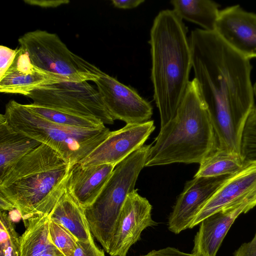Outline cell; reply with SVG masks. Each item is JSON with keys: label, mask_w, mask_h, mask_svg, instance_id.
Here are the masks:
<instances>
[{"label": "cell", "mask_w": 256, "mask_h": 256, "mask_svg": "<svg viewBox=\"0 0 256 256\" xmlns=\"http://www.w3.org/2000/svg\"><path fill=\"white\" fill-rule=\"evenodd\" d=\"M174 12L182 20L194 23L208 31H214L220 5L210 0H172Z\"/></svg>", "instance_id": "21"}, {"label": "cell", "mask_w": 256, "mask_h": 256, "mask_svg": "<svg viewBox=\"0 0 256 256\" xmlns=\"http://www.w3.org/2000/svg\"><path fill=\"white\" fill-rule=\"evenodd\" d=\"M192 68L207 106L218 147L240 154L242 134L254 108L252 66L215 32H192Z\"/></svg>", "instance_id": "1"}, {"label": "cell", "mask_w": 256, "mask_h": 256, "mask_svg": "<svg viewBox=\"0 0 256 256\" xmlns=\"http://www.w3.org/2000/svg\"><path fill=\"white\" fill-rule=\"evenodd\" d=\"M66 82L64 78L38 68L20 47L12 64L0 78V92L28 96L42 86Z\"/></svg>", "instance_id": "16"}, {"label": "cell", "mask_w": 256, "mask_h": 256, "mask_svg": "<svg viewBox=\"0 0 256 256\" xmlns=\"http://www.w3.org/2000/svg\"><path fill=\"white\" fill-rule=\"evenodd\" d=\"M40 256H66L54 244L49 247Z\"/></svg>", "instance_id": "33"}, {"label": "cell", "mask_w": 256, "mask_h": 256, "mask_svg": "<svg viewBox=\"0 0 256 256\" xmlns=\"http://www.w3.org/2000/svg\"><path fill=\"white\" fill-rule=\"evenodd\" d=\"M256 206V193L204 219L200 223L199 230L194 236L191 254L195 256H216L224 238L236 218Z\"/></svg>", "instance_id": "13"}, {"label": "cell", "mask_w": 256, "mask_h": 256, "mask_svg": "<svg viewBox=\"0 0 256 256\" xmlns=\"http://www.w3.org/2000/svg\"><path fill=\"white\" fill-rule=\"evenodd\" d=\"M152 206L134 190L127 196L114 228L108 254L126 256L130 248L140 240L142 232L158 222L152 218Z\"/></svg>", "instance_id": "9"}, {"label": "cell", "mask_w": 256, "mask_h": 256, "mask_svg": "<svg viewBox=\"0 0 256 256\" xmlns=\"http://www.w3.org/2000/svg\"><path fill=\"white\" fill-rule=\"evenodd\" d=\"M231 176L194 177L186 182L170 214L169 230L177 234L190 228L200 208Z\"/></svg>", "instance_id": "12"}, {"label": "cell", "mask_w": 256, "mask_h": 256, "mask_svg": "<svg viewBox=\"0 0 256 256\" xmlns=\"http://www.w3.org/2000/svg\"><path fill=\"white\" fill-rule=\"evenodd\" d=\"M18 50V48L13 50L2 45L0 46V78L12 64Z\"/></svg>", "instance_id": "28"}, {"label": "cell", "mask_w": 256, "mask_h": 256, "mask_svg": "<svg viewBox=\"0 0 256 256\" xmlns=\"http://www.w3.org/2000/svg\"><path fill=\"white\" fill-rule=\"evenodd\" d=\"M233 254L234 256H256V234L250 242L242 244Z\"/></svg>", "instance_id": "30"}, {"label": "cell", "mask_w": 256, "mask_h": 256, "mask_svg": "<svg viewBox=\"0 0 256 256\" xmlns=\"http://www.w3.org/2000/svg\"><path fill=\"white\" fill-rule=\"evenodd\" d=\"M24 2L28 4L37 6L44 8H55L61 4H68V0H26Z\"/></svg>", "instance_id": "31"}, {"label": "cell", "mask_w": 256, "mask_h": 256, "mask_svg": "<svg viewBox=\"0 0 256 256\" xmlns=\"http://www.w3.org/2000/svg\"><path fill=\"white\" fill-rule=\"evenodd\" d=\"M70 166L42 144L0 178V196L14 206L22 220L50 213L65 192Z\"/></svg>", "instance_id": "3"}, {"label": "cell", "mask_w": 256, "mask_h": 256, "mask_svg": "<svg viewBox=\"0 0 256 256\" xmlns=\"http://www.w3.org/2000/svg\"><path fill=\"white\" fill-rule=\"evenodd\" d=\"M94 83L114 120H122L126 124H140L152 117L151 104L134 88L104 72Z\"/></svg>", "instance_id": "10"}, {"label": "cell", "mask_w": 256, "mask_h": 256, "mask_svg": "<svg viewBox=\"0 0 256 256\" xmlns=\"http://www.w3.org/2000/svg\"><path fill=\"white\" fill-rule=\"evenodd\" d=\"M48 218L68 230L78 240H94L84 209L66 190Z\"/></svg>", "instance_id": "19"}, {"label": "cell", "mask_w": 256, "mask_h": 256, "mask_svg": "<svg viewBox=\"0 0 256 256\" xmlns=\"http://www.w3.org/2000/svg\"><path fill=\"white\" fill-rule=\"evenodd\" d=\"M152 145H144L116 165L98 197L84 209L92 234L107 253L121 209L134 190Z\"/></svg>", "instance_id": "6"}, {"label": "cell", "mask_w": 256, "mask_h": 256, "mask_svg": "<svg viewBox=\"0 0 256 256\" xmlns=\"http://www.w3.org/2000/svg\"><path fill=\"white\" fill-rule=\"evenodd\" d=\"M155 129L153 120L126 124L108 138L80 164L82 166L110 164L116 166L144 146Z\"/></svg>", "instance_id": "11"}, {"label": "cell", "mask_w": 256, "mask_h": 256, "mask_svg": "<svg viewBox=\"0 0 256 256\" xmlns=\"http://www.w3.org/2000/svg\"><path fill=\"white\" fill-rule=\"evenodd\" d=\"M187 34L173 10L160 11L151 28V80L161 127L176 115L190 82L192 54Z\"/></svg>", "instance_id": "2"}, {"label": "cell", "mask_w": 256, "mask_h": 256, "mask_svg": "<svg viewBox=\"0 0 256 256\" xmlns=\"http://www.w3.org/2000/svg\"><path fill=\"white\" fill-rule=\"evenodd\" d=\"M139 256H195L186 253L172 247H167L158 250H152L148 254Z\"/></svg>", "instance_id": "29"}, {"label": "cell", "mask_w": 256, "mask_h": 256, "mask_svg": "<svg viewBox=\"0 0 256 256\" xmlns=\"http://www.w3.org/2000/svg\"><path fill=\"white\" fill-rule=\"evenodd\" d=\"M18 42L34 66L66 82H94L104 73L71 52L56 34L38 30L24 34Z\"/></svg>", "instance_id": "7"}, {"label": "cell", "mask_w": 256, "mask_h": 256, "mask_svg": "<svg viewBox=\"0 0 256 256\" xmlns=\"http://www.w3.org/2000/svg\"><path fill=\"white\" fill-rule=\"evenodd\" d=\"M144 166L199 163L218 146L199 84L190 81L174 116L160 128Z\"/></svg>", "instance_id": "4"}, {"label": "cell", "mask_w": 256, "mask_h": 256, "mask_svg": "<svg viewBox=\"0 0 256 256\" xmlns=\"http://www.w3.org/2000/svg\"><path fill=\"white\" fill-rule=\"evenodd\" d=\"M144 2V0H112V4L116 8L122 9L135 8Z\"/></svg>", "instance_id": "32"}, {"label": "cell", "mask_w": 256, "mask_h": 256, "mask_svg": "<svg viewBox=\"0 0 256 256\" xmlns=\"http://www.w3.org/2000/svg\"><path fill=\"white\" fill-rule=\"evenodd\" d=\"M252 90H253L254 95H255V96H256V82L252 86Z\"/></svg>", "instance_id": "34"}, {"label": "cell", "mask_w": 256, "mask_h": 256, "mask_svg": "<svg viewBox=\"0 0 256 256\" xmlns=\"http://www.w3.org/2000/svg\"><path fill=\"white\" fill-rule=\"evenodd\" d=\"M240 154L246 161L256 160V107L251 110L242 134Z\"/></svg>", "instance_id": "25"}, {"label": "cell", "mask_w": 256, "mask_h": 256, "mask_svg": "<svg viewBox=\"0 0 256 256\" xmlns=\"http://www.w3.org/2000/svg\"><path fill=\"white\" fill-rule=\"evenodd\" d=\"M40 142L16 132L0 114V178L24 156L38 147Z\"/></svg>", "instance_id": "18"}, {"label": "cell", "mask_w": 256, "mask_h": 256, "mask_svg": "<svg viewBox=\"0 0 256 256\" xmlns=\"http://www.w3.org/2000/svg\"></svg>", "instance_id": "35"}, {"label": "cell", "mask_w": 256, "mask_h": 256, "mask_svg": "<svg viewBox=\"0 0 256 256\" xmlns=\"http://www.w3.org/2000/svg\"><path fill=\"white\" fill-rule=\"evenodd\" d=\"M4 115L12 130L48 146L71 168L88 156L111 132L105 126L91 129L58 124L14 100L6 104Z\"/></svg>", "instance_id": "5"}, {"label": "cell", "mask_w": 256, "mask_h": 256, "mask_svg": "<svg viewBox=\"0 0 256 256\" xmlns=\"http://www.w3.org/2000/svg\"><path fill=\"white\" fill-rule=\"evenodd\" d=\"M215 32L244 57L256 58V14L234 5L220 10Z\"/></svg>", "instance_id": "14"}, {"label": "cell", "mask_w": 256, "mask_h": 256, "mask_svg": "<svg viewBox=\"0 0 256 256\" xmlns=\"http://www.w3.org/2000/svg\"><path fill=\"white\" fill-rule=\"evenodd\" d=\"M33 104L112 124L111 117L98 90L86 81L62 82L40 87L28 96Z\"/></svg>", "instance_id": "8"}, {"label": "cell", "mask_w": 256, "mask_h": 256, "mask_svg": "<svg viewBox=\"0 0 256 256\" xmlns=\"http://www.w3.org/2000/svg\"><path fill=\"white\" fill-rule=\"evenodd\" d=\"M256 193V160L246 161L242 168L216 190L199 210L190 228L222 208L242 202Z\"/></svg>", "instance_id": "15"}, {"label": "cell", "mask_w": 256, "mask_h": 256, "mask_svg": "<svg viewBox=\"0 0 256 256\" xmlns=\"http://www.w3.org/2000/svg\"><path fill=\"white\" fill-rule=\"evenodd\" d=\"M0 256H20L18 236L12 219L0 212Z\"/></svg>", "instance_id": "24"}, {"label": "cell", "mask_w": 256, "mask_h": 256, "mask_svg": "<svg viewBox=\"0 0 256 256\" xmlns=\"http://www.w3.org/2000/svg\"><path fill=\"white\" fill-rule=\"evenodd\" d=\"M115 166L110 164L72 166L66 184V191L84 209L98 197Z\"/></svg>", "instance_id": "17"}, {"label": "cell", "mask_w": 256, "mask_h": 256, "mask_svg": "<svg viewBox=\"0 0 256 256\" xmlns=\"http://www.w3.org/2000/svg\"><path fill=\"white\" fill-rule=\"evenodd\" d=\"M49 236L52 244L66 256H73L78 240L68 230L50 220Z\"/></svg>", "instance_id": "26"}, {"label": "cell", "mask_w": 256, "mask_h": 256, "mask_svg": "<svg viewBox=\"0 0 256 256\" xmlns=\"http://www.w3.org/2000/svg\"><path fill=\"white\" fill-rule=\"evenodd\" d=\"M244 163L240 154L218 146L200 162L194 177L232 175L240 170Z\"/></svg>", "instance_id": "22"}, {"label": "cell", "mask_w": 256, "mask_h": 256, "mask_svg": "<svg viewBox=\"0 0 256 256\" xmlns=\"http://www.w3.org/2000/svg\"><path fill=\"white\" fill-rule=\"evenodd\" d=\"M26 105L38 115L58 124L91 129L101 128L105 126L102 122L95 118L80 116L33 103Z\"/></svg>", "instance_id": "23"}, {"label": "cell", "mask_w": 256, "mask_h": 256, "mask_svg": "<svg viewBox=\"0 0 256 256\" xmlns=\"http://www.w3.org/2000/svg\"><path fill=\"white\" fill-rule=\"evenodd\" d=\"M48 214H38L23 220L26 227L18 236L20 256H40L53 245L49 236Z\"/></svg>", "instance_id": "20"}, {"label": "cell", "mask_w": 256, "mask_h": 256, "mask_svg": "<svg viewBox=\"0 0 256 256\" xmlns=\"http://www.w3.org/2000/svg\"><path fill=\"white\" fill-rule=\"evenodd\" d=\"M73 256H105L103 250L100 249L92 241L78 240Z\"/></svg>", "instance_id": "27"}]
</instances>
